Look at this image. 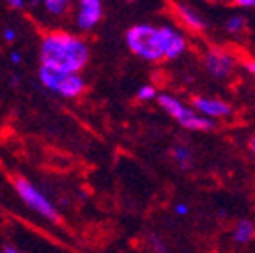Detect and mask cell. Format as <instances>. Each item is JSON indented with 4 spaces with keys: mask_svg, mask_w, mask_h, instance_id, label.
Masks as SVG:
<instances>
[{
    "mask_svg": "<svg viewBox=\"0 0 255 253\" xmlns=\"http://www.w3.org/2000/svg\"><path fill=\"white\" fill-rule=\"evenodd\" d=\"M89 46L76 36L66 32L48 34L41 44V64L52 71L76 73L87 64Z\"/></svg>",
    "mask_w": 255,
    "mask_h": 253,
    "instance_id": "6da1fadb",
    "label": "cell"
},
{
    "mask_svg": "<svg viewBox=\"0 0 255 253\" xmlns=\"http://www.w3.org/2000/svg\"><path fill=\"white\" fill-rule=\"evenodd\" d=\"M126 44L135 55L149 62H159L165 59V41L161 27L142 23L126 32Z\"/></svg>",
    "mask_w": 255,
    "mask_h": 253,
    "instance_id": "7a4b0ae2",
    "label": "cell"
},
{
    "mask_svg": "<svg viewBox=\"0 0 255 253\" xmlns=\"http://www.w3.org/2000/svg\"><path fill=\"white\" fill-rule=\"evenodd\" d=\"M158 103L159 107L163 108L170 117H174L177 123L181 124L186 129L193 131H209L215 127L213 119H207L204 115L197 114L193 108L186 107L184 103H181L179 99L174 98L170 94H159L158 96Z\"/></svg>",
    "mask_w": 255,
    "mask_h": 253,
    "instance_id": "3957f363",
    "label": "cell"
},
{
    "mask_svg": "<svg viewBox=\"0 0 255 253\" xmlns=\"http://www.w3.org/2000/svg\"><path fill=\"white\" fill-rule=\"evenodd\" d=\"M39 80L44 87H48L50 91L59 92L64 98H76L85 89L84 78H80L78 75L52 71L48 67H41L39 69Z\"/></svg>",
    "mask_w": 255,
    "mask_h": 253,
    "instance_id": "277c9868",
    "label": "cell"
},
{
    "mask_svg": "<svg viewBox=\"0 0 255 253\" xmlns=\"http://www.w3.org/2000/svg\"><path fill=\"white\" fill-rule=\"evenodd\" d=\"M14 190H16V193L20 195L21 200L30 207V209H34L36 213H39L41 216L48 218V220H52V222H59V214H57L55 207L50 204V200H48L41 191H37L36 188L32 186L27 179L16 177L14 179Z\"/></svg>",
    "mask_w": 255,
    "mask_h": 253,
    "instance_id": "5b68a950",
    "label": "cell"
},
{
    "mask_svg": "<svg viewBox=\"0 0 255 253\" xmlns=\"http://www.w3.org/2000/svg\"><path fill=\"white\" fill-rule=\"evenodd\" d=\"M236 60L227 50L218 46H211L204 55V66H206L207 73L215 78H227L232 73Z\"/></svg>",
    "mask_w": 255,
    "mask_h": 253,
    "instance_id": "8992f818",
    "label": "cell"
},
{
    "mask_svg": "<svg viewBox=\"0 0 255 253\" xmlns=\"http://www.w3.org/2000/svg\"><path fill=\"white\" fill-rule=\"evenodd\" d=\"M191 107H193V110H197V114L204 115V117H207V119L227 117V115H231V112H232L231 105L223 103V101H220V99L202 98V96H197V98L191 99Z\"/></svg>",
    "mask_w": 255,
    "mask_h": 253,
    "instance_id": "52a82bcc",
    "label": "cell"
},
{
    "mask_svg": "<svg viewBox=\"0 0 255 253\" xmlns=\"http://www.w3.org/2000/svg\"><path fill=\"white\" fill-rule=\"evenodd\" d=\"M103 16V4L100 0H82L80 2V11L76 16L78 27L82 30H91Z\"/></svg>",
    "mask_w": 255,
    "mask_h": 253,
    "instance_id": "ba28073f",
    "label": "cell"
},
{
    "mask_svg": "<svg viewBox=\"0 0 255 253\" xmlns=\"http://www.w3.org/2000/svg\"><path fill=\"white\" fill-rule=\"evenodd\" d=\"M163 32V41H165V59L172 60L177 59L179 55H183L186 50V39L179 30H175L174 27L163 25L161 27Z\"/></svg>",
    "mask_w": 255,
    "mask_h": 253,
    "instance_id": "9c48e42d",
    "label": "cell"
},
{
    "mask_svg": "<svg viewBox=\"0 0 255 253\" xmlns=\"http://www.w3.org/2000/svg\"><path fill=\"white\" fill-rule=\"evenodd\" d=\"M174 7H175L177 16H179V20L183 21L188 28H191V30H195V32H202L204 28H206V20L200 16V12L197 11V9H193L188 4H181V2L175 4Z\"/></svg>",
    "mask_w": 255,
    "mask_h": 253,
    "instance_id": "30bf717a",
    "label": "cell"
},
{
    "mask_svg": "<svg viewBox=\"0 0 255 253\" xmlns=\"http://www.w3.org/2000/svg\"><path fill=\"white\" fill-rule=\"evenodd\" d=\"M255 238V225L248 220H241L234 229V239L241 245L250 243Z\"/></svg>",
    "mask_w": 255,
    "mask_h": 253,
    "instance_id": "8fae6325",
    "label": "cell"
},
{
    "mask_svg": "<svg viewBox=\"0 0 255 253\" xmlns=\"http://www.w3.org/2000/svg\"><path fill=\"white\" fill-rule=\"evenodd\" d=\"M172 158L181 168H190L191 163H193V156H191V150L184 145H177L172 150Z\"/></svg>",
    "mask_w": 255,
    "mask_h": 253,
    "instance_id": "7c38bea8",
    "label": "cell"
},
{
    "mask_svg": "<svg viewBox=\"0 0 255 253\" xmlns=\"http://www.w3.org/2000/svg\"><path fill=\"white\" fill-rule=\"evenodd\" d=\"M245 27H247V18L241 14L231 16V18L225 21V28H227V32H231V34H239V32L245 30Z\"/></svg>",
    "mask_w": 255,
    "mask_h": 253,
    "instance_id": "4fadbf2b",
    "label": "cell"
},
{
    "mask_svg": "<svg viewBox=\"0 0 255 253\" xmlns=\"http://www.w3.org/2000/svg\"><path fill=\"white\" fill-rule=\"evenodd\" d=\"M44 5H46V9L52 12V14H62V12L68 11L69 2L68 0H46Z\"/></svg>",
    "mask_w": 255,
    "mask_h": 253,
    "instance_id": "5bb4252c",
    "label": "cell"
},
{
    "mask_svg": "<svg viewBox=\"0 0 255 253\" xmlns=\"http://www.w3.org/2000/svg\"><path fill=\"white\" fill-rule=\"evenodd\" d=\"M136 98L142 99V101H151V99L158 98V91H156L152 85H143V87H140L138 92H136Z\"/></svg>",
    "mask_w": 255,
    "mask_h": 253,
    "instance_id": "9a60e30c",
    "label": "cell"
},
{
    "mask_svg": "<svg viewBox=\"0 0 255 253\" xmlns=\"http://www.w3.org/2000/svg\"><path fill=\"white\" fill-rule=\"evenodd\" d=\"M174 211H175V214H179V216H186V214L190 213V209H188L186 204H177Z\"/></svg>",
    "mask_w": 255,
    "mask_h": 253,
    "instance_id": "2e32d148",
    "label": "cell"
},
{
    "mask_svg": "<svg viewBox=\"0 0 255 253\" xmlns=\"http://www.w3.org/2000/svg\"><path fill=\"white\" fill-rule=\"evenodd\" d=\"M236 7H255V0H238L234 2Z\"/></svg>",
    "mask_w": 255,
    "mask_h": 253,
    "instance_id": "e0dca14e",
    "label": "cell"
},
{
    "mask_svg": "<svg viewBox=\"0 0 255 253\" xmlns=\"http://www.w3.org/2000/svg\"><path fill=\"white\" fill-rule=\"evenodd\" d=\"M245 67H247V71L250 73V75L255 76V60H248V62H245Z\"/></svg>",
    "mask_w": 255,
    "mask_h": 253,
    "instance_id": "ac0fdd59",
    "label": "cell"
},
{
    "mask_svg": "<svg viewBox=\"0 0 255 253\" xmlns=\"http://www.w3.org/2000/svg\"><path fill=\"white\" fill-rule=\"evenodd\" d=\"M9 5H11V7H23V2H21V0H11Z\"/></svg>",
    "mask_w": 255,
    "mask_h": 253,
    "instance_id": "d6986e66",
    "label": "cell"
},
{
    "mask_svg": "<svg viewBox=\"0 0 255 253\" xmlns=\"http://www.w3.org/2000/svg\"><path fill=\"white\" fill-rule=\"evenodd\" d=\"M4 37L7 41H12V39H14V30H5L4 32Z\"/></svg>",
    "mask_w": 255,
    "mask_h": 253,
    "instance_id": "ffe728a7",
    "label": "cell"
},
{
    "mask_svg": "<svg viewBox=\"0 0 255 253\" xmlns=\"http://www.w3.org/2000/svg\"><path fill=\"white\" fill-rule=\"evenodd\" d=\"M250 150L254 152V156H255V134L250 138Z\"/></svg>",
    "mask_w": 255,
    "mask_h": 253,
    "instance_id": "44dd1931",
    "label": "cell"
},
{
    "mask_svg": "<svg viewBox=\"0 0 255 253\" xmlns=\"http://www.w3.org/2000/svg\"><path fill=\"white\" fill-rule=\"evenodd\" d=\"M4 253H20V252H18V250H14V248H11V246H5Z\"/></svg>",
    "mask_w": 255,
    "mask_h": 253,
    "instance_id": "7402d4cb",
    "label": "cell"
},
{
    "mask_svg": "<svg viewBox=\"0 0 255 253\" xmlns=\"http://www.w3.org/2000/svg\"><path fill=\"white\" fill-rule=\"evenodd\" d=\"M11 60H12L14 64H18V62H20V55H18V53H12V55H11Z\"/></svg>",
    "mask_w": 255,
    "mask_h": 253,
    "instance_id": "603a6c76",
    "label": "cell"
},
{
    "mask_svg": "<svg viewBox=\"0 0 255 253\" xmlns=\"http://www.w3.org/2000/svg\"><path fill=\"white\" fill-rule=\"evenodd\" d=\"M254 112H255V107H254Z\"/></svg>",
    "mask_w": 255,
    "mask_h": 253,
    "instance_id": "cb8c5ba5",
    "label": "cell"
}]
</instances>
